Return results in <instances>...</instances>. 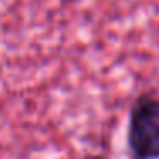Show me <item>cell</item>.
<instances>
[{"label": "cell", "instance_id": "6da1fadb", "mask_svg": "<svg viewBox=\"0 0 159 159\" xmlns=\"http://www.w3.org/2000/svg\"><path fill=\"white\" fill-rule=\"evenodd\" d=\"M127 144L132 159H159V98L142 94L128 116Z\"/></svg>", "mask_w": 159, "mask_h": 159}]
</instances>
